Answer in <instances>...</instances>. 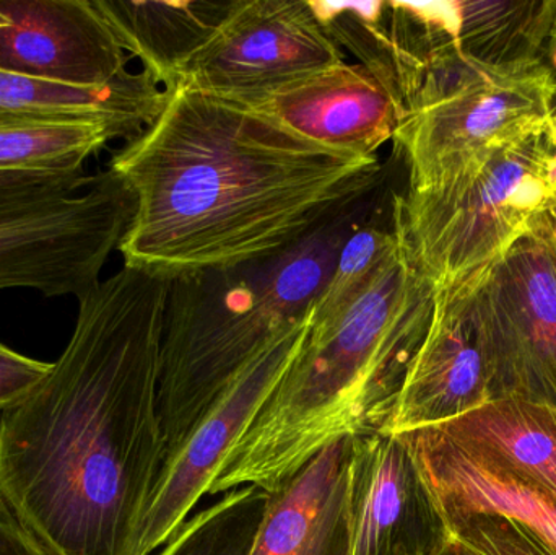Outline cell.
<instances>
[{"label": "cell", "instance_id": "6da1fadb", "mask_svg": "<svg viewBox=\"0 0 556 555\" xmlns=\"http://www.w3.org/2000/svg\"><path fill=\"white\" fill-rule=\"evenodd\" d=\"M169 283L127 266L101 280L51 374L0 414V505L48 555H137L166 455Z\"/></svg>", "mask_w": 556, "mask_h": 555}, {"label": "cell", "instance_id": "7a4b0ae2", "mask_svg": "<svg viewBox=\"0 0 556 555\" xmlns=\"http://www.w3.org/2000/svg\"><path fill=\"white\" fill-rule=\"evenodd\" d=\"M165 90L159 117L108 165L136 198L124 266L173 279L260 263L382 182L378 156L317 146L237 101Z\"/></svg>", "mask_w": 556, "mask_h": 555}, {"label": "cell", "instance_id": "3957f363", "mask_svg": "<svg viewBox=\"0 0 556 555\" xmlns=\"http://www.w3.org/2000/svg\"><path fill=\"white\" fill-rule=\"evenodd\" d=\"M433 308V286L401 235L397 253L362 299L330 328H309L208 495L243 485L273 492L329 443L388 432Z\"/></svg>", "mask_w": 556, "mask_h": 555}, {"label": "cell", "instance_id": "277c9868", "mask_svg": "<svg viewBox=\"0 0 556 555\" xmlns=\"http://www.w3.org/2000/svg\"><path fill=\"white\" fill-rule=\"evenodd\" d=\"M378 188L276 256L173 277L160 354L165 458L261 352L311 318L343 244L381 199Z\"/></svg>", "mask_w": 556, "mask_h": 555}, {"label": "cell", "instance_id": "5b68a950", "mask_svg": "<svg viewBox=\"0 0 556 555\" xmlns=\"http://www.w3.org/2000/svg\"><path fill=\"white\" fill-rule=\"evenodd\" d=\"M556 189L551 123L493 147L450 178L392 195L402 240L434 292L498 263Z\"/></svg>", "mask_w": 556, "mask_h": 555}, {"label": "cell", "instance_id": "8992f818", "mask_svg": "<svg viewBox=\"0 0 556 555\" xmlns=\"http://www.w3.org/2000/svg\"><path fill=\"white\" fill-rule=\"evenodd\" d=\"M555 103L556 84L544 64L495 68L440 52L418 75L394 137L408 189L437 185L493 147L541 129Z\"/></svg>", "mask_w": 556, "mask_h": 555}, {"label": "cell", "instance_id": "52a82bcc", "mask_svg": "<svg viewBox=\"0 0 556 555\" xmlns=\"http://www.w3.org/2000/svg\"><path fill=\"white\" fill-rule=\"evenodd\" d=\"M136 212V198L111 169L77 194L0 211V292L81 299L101 282Z\"/></svg>", "mask_w": 556, "mask_h": 555}, {"label": "cell", "instance_id": "ba28073f", "mask_svg": "<svg viewBox=\"0 0 556 555\" xmlns=\"http://www.w3.org/2000/svg\"><path fill=\"white\" fill-rule=\"evenodd\" d=\"M342 62L313 2L235 0L169 87L250 104Z\"/></svg>", "mask_w": 556, "mask_h": 555}, {"label": "cell", "instance_id": "9c48e42d", "mask_svg": "<svg viewBox=\"0 0 556 555\" xmlns=\"http://www.w3.org/2000/svg\"><path fill=\"white\" fill-rule=\"evenodd\" d=\"M480 316L492 401L556 409V253L528 234L483 274Z\"/></svg>", "mask_w": 556, "mask_h": 555}, {"label": "cell", "instance_id": "30bf717a", "mask_svg": "<svg viewBox=\"0 0 556 555\" xmlns=\"http://www.w3.org/2000/svg\"><path fill=\"white\" fill-rule=\"evenodd\" d=\"M311 319L313 315L261 352L208 407L181 445L166 456L140 528L137 555H150L165 546L198 502L211 494L231 450L300 352Z\"/></svg>", "mask_w": 556, "mask_h": 555}, {"label": "cell", "instance_id": "8fae6325", "mask_svg": "<svg viewBox=\"0 0 556 555\" xmlns=\"http://www.w3.org/2000/svg\"><path fill=\"white\" fill-rule=\"evenodd\" d=\"M489 267L434 292L430 328L408 367L388 433L438 426L492 401L479 306Z\"/></svg>", "mask_w": 556, "mask_h": 555}, {"label": "cell", "instance_id": "7c38bea8", "mask_svg": "<svg viewBox=\"0 0 556 555\" xmlns=\"http://www.w3.org/2000/svg\"><path fill=\"white\" fill-rule=\"evenodd\" d=\"M349 517L352 555H434L450 538L395 433L353 437Z\"/></svg>", "mask_w": 556, "mask_h": 555}, {"label": "cell", "instance_id": "4fadbf2b", "mask_svg": "<svg viewBox=\"0 0 556 555\" xmlns=\"http://www.w3.org/2000/svg\"><path fill=\"white\" fill-rule=\"evenodd\" d=\"M130 59L93 0H0V71L103 87Z\"/></svg>", "mask_w": 556, "mask_h": 555}, {"label": "cell", "instance_id": "5bb4252c", "mask_svg": "<svg viewBox=\"0 0 556 555\" xmlns=\"http://www.w3.org/2000/svg\"><path fill=\"white\" fill-rule=\"evenodd\" d=\"M247 106L309 142L362 156H376L404 119L382 81L365 65L346 62Z\"/></svg>", "mask_w": 556, "mask_h": 555}, {"label": "cell", "instance_id": "9a60e30c", "mask_svg": "<svg viewBox=\"0 0 556 555\" xmlns=\"http://www.w3.org/2000/svg\"><path fill=\"white\" fill-rule=\"evenodd\" d=\"M414 458L441 518L490 514L525 525L556 553V497L457 449L433 427L395 433Z\"/></svg>", "mask_w": 556, "mask_h": 555}, {"label": "cell", "instance_id": "2e32d148", "mask_svg": "<svg viewBox=\"0 0 556 555\" xmlns=\"http://www.w3.org/2000/svg\"><path fill=\"white\" fill-rule=\"evenodd\" d=\"M352 452L353 437L336 440L269 492L251 555H352Z\"/></svg>", "mask_w": 556, "mask_h": 555}, {"label": "cell", "instance_id": "e0dca14e", "mask_svg": "<svg viewBox=\"0 0 556 555\" xmlns=\"http://www.w3.org/2000/svg\"><path fill=\"white\" fill-rule=\"evenodd\" d=\"M166 98L168 91L143 68L103 87H75L0 71V126L84 121L106 124L129 142L159 117Z\"/></svg>", "mask_w": 556, "mask_h": 555}, {"label": "cell", "instance_id": "ac0fdd59", "mask_svg": "<svg viewBox=\"0 0 556 555\" xmlns=\"http://www.w3.org/2000/svg\"><path fill=\"white\" fill-rule=\"evenodd\" d=\"M431 45L495 68L544 64L556 0L417 3Z\"/></svg>", "mask_w": 556, "mask_h": 555}, {"label": "cell", "instance_id": "d6986e66", "mask_svg": "<svg viewBox=\"0 0 556 555\" xmlns=\"http://www.w3.org/2000/svg\"><path fill=\"white\" fill-rule=\"evenodd\" d=\"M430 427L457 449L556 497L555 407L531 401L496 400Z\"/></svg>", "mask_w": 556, "mask_h": 555}, {"label": "cell", "instance_id": "ffe728a7", "mask_svg": "<svg viewBox=\"0 0 556 555\" xmlns=\"http://www.w3.org/2000/svg\"><path fill=\"white\" fill-rule=\"evenodd\" d=\"M121 48L169 87L189 55L208 38L230 2L93 0Z\"/></svg>", "mask_w": 556, "mask_h": 555}, {"label": "cell", "instance_id": "44dd1931", "mask_svg": "<svg viewBox=\"0 0 556 555\" xmlns=\"http://www.w3.org/2000/svg\"><path fill=\"white\" fill-rule=\"evenodd\" d=\"M384 195L343 244L326 287L314 302L311 331H324L339 321L397 253L401 234L392 195L391 202H386Z\"/></svg>", "mask_w": 556, "mask_h": 555}, {"label": "cell", "instance_id": "7402d4cb", "mask_svg": "<svg viewBox=\"0 0 556 555\" xmlns=\"http://www.w3.org/2000/svg\"><path fill=\"white\" fill-rule=\"evenodd\" d=\"M119 139L106 124L41 121L0 126V173L84 172L85 162Z\"/></svg>", "mask_w": 556, "mask_h": 555}, {"label": "cell", "instance_id": "603a6c76", "mask_svg": "<svg viewBox=\"0 0 556 555\" xmlns=\"http://www.w3.org/2000/svg\"><path fill=\"white\" fill-rule=\"evenodd\" d=\"M269 499L257 485L225 492L222 501L188 518L159 555H251Z\"/></svg>", "mask_w": 556, "mask_h": 555}, {"label": "cell", "instance_id": "cb8c5ba5", "mask_svg": "<svg viewBox=\"0 0 556 555\" xmlns=\"http://www.w3.org/2000/svg\"><path fill=\"white\" fill-rule=\"evenodd\" d=\"M444 527L451 538L480 555H556L525 525L502 515L450 518Z\"/></svg>", "mask_w": 556, "mask_h": 555}, {"label": "cell", "instance_id": "d4e9b609", "mask_svg": "<svg viewBox=\"0 0 556 555\" xmlns=\"http://www.w3.org/2000/svg\"><path fill=\"white\" fill-rule=\"evenodd\" d=\"M94 181V175L72 173H0V211L45 199L77 194Z\"/></svg>", "mask_w": 556, "mask_h": 555}, {"label": "cell", "instance_id": "484cf974", "mask_svg": "<svg viewBox=\"0 0 556 555\" xmlns=\"http://www.w3.org/2000/svg\"><path fill=\"white\" fill-rule=\"evenodd\" d=\"M51 370L49 362L20 354L0 341V414L28 398Z\"/></svg>", "mask_w": 556, "mask_h": 555}, {"label": "cell", "instance_id": "4316f807", "mask_svg": "<svg viewBox=\"0 0 556 555\" xmlns=\"http://www.w3.org/2000/svg\"><path fill=\"white\" fill-rule=\"evenodd\" d=\"M0 555H48L0 505Z\"/></svg>", "mask_w": 556, "mask_h": 555}, {"label": "cell", "instance_id": "83f0119b", "mask_svg": "<svg viewBox=\"0 0 556 555\" xmlns=\"http://www.w3.org/2000/svg\"><path fill=\"white\" fill-rule=\"evenodd\" d=\"M531 234L544 238L556 253V189L532 224Z\"/></svg>", "mask_w": 556, "mask_h": 555}, {"label": "cell", "instance_id": "f1b7e54d", "mask_svg": "<svg viewBox=\"0 0 556 555\" xmlns=\"http://www.w3.org/2000/svg\"><path fill=\"white\" fill-rule=\"evenodd\" d=\"M544 65L551 71L556 84V12L554 22H552L551 31H548L547 42L544 49Z\"/></svg>", "mask_w": 556, "mask_h": 555}, {"label": "cell", "instance_id": "f546056e", "mask_svg": "<svg viewBox=\"0 0 556 555\" xmlns=\"http://www.w3.org/2000/svg\"><path fill=\"white\" fill-rule=\"evenodd\" d=\"M434 555H480L470 551L469 547L460 544L459 541L454 538H447L446 543L443 544L440 551Z\"/></svg>", "mask_w": 556, "mask_h": 555}, {"label": "cell", "instance_id": "4dcf8cb0", "mask_svg": "<svg viewBox=\"0 0 556 555\" xmlns=\"http://www.w3.org/2000/svg\"><path fill=\"white\" fill-rule=\"evenodd\" d=\"M556 104V103H555Z\"/></svg>", "mask_w": 556, "mask_h": 555}]
</instances>
